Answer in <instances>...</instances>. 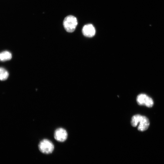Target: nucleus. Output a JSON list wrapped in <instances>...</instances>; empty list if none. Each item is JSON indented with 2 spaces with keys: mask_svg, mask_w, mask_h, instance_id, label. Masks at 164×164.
<instances>
[{
  "mask_svg": "<svg viewBox=\"0 0 164 164\" xmlns=\"http://www.w3.org/2000/svg\"><path fill=\"white\" fill-rule=\"evenodd\" d=\"M9 73L8 71L3 68L0 67V80H6L9 77Z\"/></svg>",
  "mask_w": 164,
  "mask_h": 164,
  "instance_id": "obj_8",
  "label": "nucleus"
},
{
  "mask_svg": "<svg viewBox=\"0 0 164 164\" xmlns=\"http://www.w3.org/2000/svg\"><path fill=\"white\" fill-rule=\"evenodd\" d=\"M12 57L11 53L7 51H3L0 53V61H4L10 60Z\"/></svg>",
  "mask_w": 164,
  "mask_h": 164,
  "instance_id": "obj_7",
  "label": "nucleus"
},
{
  "mask_svg": "<svg viewBox=\"0 0 164 164\" xmlns=\"http://www.w3.org/2000/svg\"><path fill=\"white\" fill-rule=\"evenodd\" d=\"M137 103L140 105H145L148 107H152L153 104L152 99L145 94L138 95L136 99Z\"/></svg>",
  "mask_w": 164,
  "mask_h": 164,
  "instance_id": "obj_4",
  "label": "nucleus"
},
{
  "mask_svg": "<svg viewBox=\"0 0 164 164\" xmlns=\"http://www.w3.org/2000/svg\"><path fill=\"white\" fill-rule=\"evenodd\" d=\"M67 131L62 128L57 129L54 133V137L55 139L60 142H63L67 139Z\"/></svg>",
  "mask_w": 164,
  "mask_h": 164,
  "instance_id": "obj_5",
  "label": "nucleus"
},
{
  "mask_svg": "<svg viewBox=\"0 0 164 164\" xmlns=\"http://www.w3.org/2000/svg\"><path fill=\"white\" fill-rule=\"evenodd\" d=\"M82 32L84 36L91 37L94 36L96 31L94 26L91 24H87L84 25L82 29Z\"/></svg>",
  "mask_w": 164,
  "mask_h": 164,
  "instance_id": "obj_6",
  "label": "nucleus"
},
{
  "mask_svg": "<svg viewBox=\"0 0 164 164\" xmlns=\"http://www.w3.org/2000/svg\"><path fill=\"white\" fill-rule=\"evenodd\" d=\"M38 147L40 151L43 153L48 154L51 153L54 149L53 143L48 139H45L39 142Z\"/></svg>",
  "mask_w": 164,
  "mask_h": 164,
  "instance_id": "obj_3",
  "label": "nucleus"
},
{
  "mask_svg": "<svg viewBox=\"0 0 164 164\" xmlns=\"http://www.w3.org/2000/svg\"><path fill=\"white\" fill-rule=\"evenodd\" d=\"M63 24L67 32H73L76 28L77 24V20L74 16L69 15L65 18Z\"/></svg>",
  "mask_w": 164,
  "mask_h": 164,
  "instance_id": "obj_2",
  "label": "nucleus"
},
{
  "mask_svg": "<svg viewBox=\"0 0 164 164\" xmlns=\"http://www.w3.org/2000/svg\"><path fill=\"white\" fill-rule=\"evenodd\" d=\"M139 125L138 129L141 131L146 130L149 125V119L146 117L139 114H136L133 116L132 118L131 124L133 127H136L138 124Z\"/></svg>",
  "mask_w": 164,
  "mask_h": 164,
  "instance_id": "obj_1",
  "label": "nucleus"
}]
</instances>
